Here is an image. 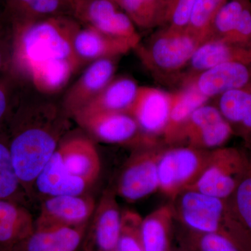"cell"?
<instances>
[{
	"instance_id": "obj_16",
	"label": "cell",
	"mask_w": 251,
	"mask_h": 251,
	"mask_svg": "<svg viewBox=\"0 0 251 251\" xmlns=\"http://www.w3.org/2000/svg\"><path fill=\"white\" fill-rule=\"evenodd\" d=\"M193 84L206 98H216L228 91L251 84V63L227 62L191 75Z\"/></svg>"
},
{
	"instance_id": "obj_27",
	"label": "cell",
	"mask_w": 251,
	"mask_h": 251,
	"mask_svg": "<svg viewBox=\"0 0 251 251\" xmlns=\"http://www.w3.org/2000/svg\"><path fill=\"white\" fill-rule=\"evenodd\" d=\"M208 100L190 82H186L183 90L173 93L169 120L163 136L165 145L172 146L174 144L178 133L193 112L207 103Z\"/></svg>"
},
{
	"instance_id": "obj_12",
	"label": "cell",
	"mask_w": 251,
	"mask_h": 251,
	"mask_svg": "<svg viewBox=\"0 0 251 251\" xmlns=\"http://www.w3.org/2000/svg\"><path fill=\"white\" fill-rule=\"evenodd\" d=\"M173 93L150 87H139L129 114L139 126L145 140L150 144L158 143L163 138L169 120Z\"/></svg>"
},
{
	"instance_id": "obj_30",
	"label": "cell",
	"mask_w": 251,
	"mask_h": 251,
	"mask_svg": "<svg viewBox=\"0 0 251 251\" xmlns=\"http://www.w3.org/2000/svg\"><path fill=\"white\" fill-rule=\"evenodd\" d=\"M181 229L180 241L184 251H242L223 234L196 232L183 227Z\"/></svg>"
},
{
	"instance_id": "obj_5",
	"label": "cell",
	"mask_w": 251,
	"mask_h": 251,
	"mask_svg": "<svg viewBox=\"0 0 251 251\" xmlns=\"http://www.w3.org/2000/svg\"><path fill=\"white\" fill-rule=\"evenodd\" d=\"M248 163L249 148L247 147H221L211 150L204 171L188 189L226 199L237 187L245 173Z\"/></svg>"
},
{
	"instance_id": "obj_26",
	"label": "cell",
	"mask_w": 251,
	"mask_h": 251,
	"mask_svg": "<svg viewBox=\"0 0 251 251\" xmlns=\"http://www.w3.org/2000/svg\"><path fill=\"white\" fill-rule=\"evenodd\" d=\"M0 6L15 27L72 10L67 0H0Z\"/></svg>"
},
{
	"instance_id": "obj_40",
	"label": "cell",
	"mask_w": 251,
	"mask_h": 251,
	"mask_svg": "<svg viewBox=\"0 0 251 251\" xmlns=\"http://www.w3.org/2000/svg\"><path fill=\"white\" fill-rule=\"evenodd\" d=\"M162 1H164V2L167 3V2H168V0H162Z\"/></svg>"
},
{
	"instance_id": "obj_31",
	"label": "cell",
	"mask_w": 251,
	"mask_h": 251,
	"mask_svg": "<svg viewBox=\"0 0 251 251\" xmlns=\"http://www.w3.org/2000/svg\"><path fill=\"white\" fill-rule=\"evenodd\" d=\"M228 0H196L187 30L204 42L211 39L213 22Z\"/></svg>"
},
{
	"instance_id": "obj_14",
	"label": "cell",
	"mask_w": 251,
	"mask_h": 251,
	"mask_svg": "<svg viewBox=\"0 0 251 251\" xmlns=\"http://www.w3.org/2000/svg\"><path fill=\"white\" fill-rule=\"evenodd\" d=\"M249 163L237 187L225 199L227 237L242 251H251V147Z\"/></svg>"
},
{
	"instance_id": "obj_6",
	"label": "cell",
	"mask_w": 251,
	"mask_h": 251,
	"mask_svg": "<svg viewBox=\"0 0 251 251\" xmlns=\"http://www.w3.org/2000/svg\"><path fill=\"white\" fill-rule=\"evenodd\" d=\"M164 148L158 143L134 149L117 180V196L135 202L158 191V163Z\"/></svg>"
},
{
	"instance_id": "obj_25",
	"label": "cell",
	"mask_w": 251,
	"mask_h": 251,
	"mask_svg": "<svg viewBox=\"0 0 251 251\" xmlns=\"http://www.w3.org/2000/svg\"><path fill=\"white\" fill-rule=\"evenodd\" d=\"M175 221L171 202L143 218L140 232L145 251L171 250Z\"/></svg>"
},
{
	"instance_id": "obj_29",
	"label": "cell",
	"mask_w": 251,
	"mask_h": 251,
	"mask_svg": "<svg viewBox=\"0 0 251 251\" xmlns=\"http://www.w3.org/2000/svg\"><path fill=\"white\" fill-rule=\"evenodd\" d=\"M120 7L142 29H150L163 23L166 3L162 0H121Z\"/></svg>"
},
{
	"instance_id": "obj_18",
	"label": "cell",
	"mask_w": 251,
	"mask_h": 251,
	"mask_svg": "<svg viewBox=\"0 0 251 251\" xmlns=\"http://www.w3.org/2000/svg\"><path fill=\"white\" fill-rule=\"evenodd\" d=\"M74 46L82 66L99 59L115 58L138 48L131 41L112 37L87 26L77 31Z\"/></svg>"
},
{
	"instance_id": "obj_28",
	"label": "cell",
	"mask_w": 251,
	"mask_h": 251,
	"mask_svg": "<svg viewBox=\"0 0 251 251\" xmlns=\"http://www.w3.org/2000/svg\"><path fill=\"white\" fill-rule=\"evenodd\" d=\"M27 198L15 171L9 140L4 130L0 133V200H8L25 205Z\"/></svg>"
},
{
	"instance_id": "obj_19",
	"label": "cell",
	"mask_w": 251,
	"mask_h": 251,
	"mask_svg": "<svg viewBox=\"0 0 251 251\" xmlns=\"http://www.w3.org/2000/svg\"><path fill=\"white\" fill-rule=\"evenodd\" d=\"M57 151L68 171L90 186L100 175V160L93 140L76 137L59 144Z\"/></svg>"
},
{
	"instance_id": "obj_2",
	"label": "cell",
	"mask_w": 251,
	"mask_h": 251,
	"mask_svg": "<svg viewBox=\"0 0 251 251\" xmlns=\"http://www.w3.org/2000/svg\"><path fill=\"white\" fill-rule=\"evenodd\" d=\"M68 117L53 103L18 95L4 129L15 171L29 199L36 177L69 128Z\"/></svg>"
},
{
	"instance_id": "obj_11",
	"label": "cell",
	"mask_w": 251,
	"mask_h": 251,
	"mask_svg": "<svg viewBox=\"0 0 251 251\" xmlns=\"http://www.w3.org/2000/svg\"><path fill=\"white\" fill-rule=\"evenodd\" d=\"M117 198L115 187L104 190L87 226L83 251H116L122 214Z\"/></svg>"
},
{
	"instance_id": "obj_24",
	"label": "cell",
	"mask_w": 251,
	"mask_h": 251,
	"mask_svg": "<svg viewBox=\"0 0 251 251\" xmlns=\"http://www.w3.org/2000/svg\"><path fill=\"white\" fill-rule=\"evenodd\" d=\"M138 89V84L130 77H114L91 103L73 117L78 114L93 112L129 113Z\"/></svg>"
},
{
	"instance_id": "obj_7",
	"label": "cell",
	"mask_w": 251,
	"mask_h": 251,
	"mask_svg": "<svg viewBox=\"0 0 251 251\" xmlns=\"http://www.w3.org/2000/svg\"><path fill=\"white\" fill-rule=\"evenodd\" d=\"M171 203L175 221L184 228L227 237L225 199L187 189L179 193Z\"/></svg>"
},
{
	"instance_id": "obj_32",
	"label": "cell",
	"mask_w": 251,
	"mask_h": 251,
	"mask_svg": "<svg viewBox=\"0 0 251 251\" xmlns=\"http://www.w3.org/2000/svg\"><path fill=\"white\" fill-rule=\"evenodd\" d=\"M251 0H228L216 14L211 27V39H224L236 27Z\"/></svg>"
},
{
	"instance_id": "obj_17",
	"label": "cell",
	"mask_w": 251,
	"mask_h": 251,
	"mask_svg": "<svg viewBox=\"0 0 251 251\" xmlns=\"http://www.w3.org/2000/svg\"><path fill=\"white\" fill-rule=\"evenodd\" d=\"M84 180L71 174L56 150L34 181L33 196L38 193L43 200L62 196H80L90 187Z\"/></svg>"
},
{
	"instance_id": "obj_38",
	"label": "cell",
	"mask_w": 251,
	"mask_h": 251,
	"mask_svg": "<svg viewBox=\"0 0 251 251\" xmlns=\"http://www.w3.org/2000/svg\"><path fill=\"white\" fill-rule=\"evenodd\" d=\"M83 1V0H72V9L73 5L75 4V3L78 2V1ZM109 1H113V2H115V4H117V5H118L119 6H120V1H121V0H109Z\"/></svg>"
},
{
	"instance_id": "obj_21",
	"label": "cell",
	"mask_w": 251,
	"mask_h": 251,
	"mask_svg": "<svg viewBox=\"0 0 251 251\" xmlns=\"http://www.w3.org/2000/svg\"><path fill=\"white\" fill-rule=\"evenodd\" d=\"M227 62L251 63V41L239 44L223 39H209L198 48L188 65L193 75Z\"/></svg>"
},
{
	"instance_id": "obj_4",
	"label": "cell",
	"mask_w": 251,
	"mask_h": 251,
	"mask_svg": "<svg viewBox=\"0 0 251 251\" xmlns=\"http://www.w3.org/2000/svg\"><path fill=\"white\" fill-rule=\"evenodd\" d=\"M204 41L192 33L167 27L153 36L146 46H138L140 57L150 69L160 73L179 72L189 64Z\"/></svg>"
},
{
	"instance_id": "obj_10",
	"label": "cell",
	"mask_w": 251,
	"mask_h": 251,
	"mask_svg": "<svg viewBox=\"0 0 251 251\" xmlns=\"http://www.w3.org/2000/svg\"><path fill=\"white\" fill-rule=\"evenodd\" d=\"M109 0H83L73 5L72 12L87 27L139 46L140 37L130 18Z\"/></svg>"
},
{
	"instance_id": "obj_22",
	"label": "cell",
	"mask_w": 251,
	"mask_h": 251,
	"mask_svg": "<svg viewBox=\"0 0 251 251\" xmlns=\"http://www.w3.org/2000/svg\"><path fill=\"white\" fill-rule=\"evenodd\" d=\"M216 106L232 128L234 135L240 138L244 146L251 147V84L228 91L216 97Z\"/></svg>"
},
{
	"instance_id": "obj_1",
	"label": "cell",
	"mask_w": 251,
	"mask_h": 251,
	"mask_svg": "<svg viewBox=\"0 0 251 251\" xmlns=\"http://www.w3.org/2000/svg\"><path fill=\"white\" fill-rule=\"evenodd\" d=\"M80 27L76 21L64 15L15 27L11 69L26 77L41 94L60 92L82 67L74 46Z\"/></svg>"
},
{
	"instance_id": "obj_41",
	"label": "cell",
	"mask_w": 251,
	"mask_h": 251,
	"mask_svg": "<svg viewBox=\"0 0 251 251\" xmlns=\"http://www.w3.org/2000/svg\"><path fill=\"white\" fill-rule=\"evenodd\" d=\"M169 251H179L174 250V249H172L171 250H170Z\"/></svg>"
},
{
	"instance_id": "obj_15",
	"label": "cell",
	"mask_w": 251,
	"mask_h": 251,
	"mask_svg": "<svg viewBox=\"0 0 251 251\" xmlns=\"http://www.w3.org/2000/svg\"><path fill=\"white\" fill-rule=\"evenodd\" d=\"M116 58L90 63L64 97L63 110L68 116L72 117L85 108L114 78Z\"/></svg>"
},
{
	"instance_id": "obj_23",
	"label": "cell",
	"mask_w": 251,
	"mask_h": 251,
	"mask_svg": "<svg viewBox=\"0 0 251 251\" xmlns=\"http://www.w3.org/2000/svg\"><path fill=\"white\" fill-rule=\"evenodd\" d=\"M35 229V221L25 205L0 200V251H8Z\"/></svg>"
},
{
	"instance_id": "obj_3",
	"label": "cell",
	"mask_w": 251,
	"mask_h": 251,
	"mask_svg": "<svg viewBox=\"0 0 251 251\" xmlns=\"http://www.w3.org/2000/svg\"><path fill=\"white\" fill-rule=\"evenodd\" d=\"M211 152L184 145L165 147L158 163V191L173 201L199 179Z\"/></svg>"
},
{
	"instance_id": "obj_20",
	"label": "cell",
	"mask_w": 251,
	"mask_h": 251,
	"mask_svg": "<svg viewBox=\"0 0 251 251\" xmlns=\"http://www.w3.org/2000/svg\"><path fill=\"white\" fill-rule=\"evenodd\" d=\"M88 224L78 227H35L28 237L8 251H77L82 244Z\"/></svg>"
},
{
	"instance_id": "obj_35",
	"label": "cell",
	"mask_w": 251,
	"mask_h": 251,
	"mask_svg": "<svg viewBox=\"0 0 251 251\" xmlns=\"http://www.w3.org/2000/svg\"><path fill=\"white\" fill-rule=\"evenodd\" d=\"M16 28L0 8V75L11 70L14 59Z\"/></svg>"
},
{
	"instance_id": "obj_36",
	"label": "cell",
	"mask_w": 251,
	"mask_h": 251,
	"mask_svg": "<svg viewBox=\"0 0 251 251\" xmlns=\"http://www.w3.org/2000/svg\"><path fill=\"white\" fill-rule=\"evenodd\" d=\"M196 0H168L163 23L175 30L187 29Z\"/></svg>"
},
{
	"instance_id": "obj_9",
	"label": "cell",
	"mask_w": 251,
	"mask_h": 251,
	"mask_svg": "<svg viewBox=\"0 0 251 251\" xmlns=\"http://www.w3.org/2000/svg\"><path fill=\"white\" fill-rule=\"evenodd\" d=\"M92 139L101 143L137 148L151 145L145 140L139 126L126 112H93L72 117Z\"/></svg>"
},
{
	"instance_id": "obj_8",
	"label": "cell",
	"mask_w": 251,
	"mask_h": 251,
	"mask_svg": "<svg viewBox=\"0 0 251 251\" xmlns=\"http://www.w3.org/2000/svg\"><path fill=\"white\" fill-rule=\"evenodd\" d=\"M233 135L232 128L217 107L206 103L193 112L172 146L214 150L224 147Z\"/></svg>"
},
{
	"instance_id": "obj_39",
	"label": "cell",
	"mask_w": 251,
	"mask_h": 251,
	"mask_svg": "<svg viewBox=\"0 0 251 251\" xmlns=\"http://www.w3.org/2000/svg\"><path fill=\"white\" fill-rule=\"evenodd\" d=\"M68 1H69V4H70L71 6H72V0H67Z\"/></svg>"
},
{
	"instance_id": "obj_37",
	"label": "cell",
	"mask_w": 251,
	"mask_h": 251,
	"mask_svg": "<svg viewBox=\"0 0 251 251\" xmlns=\"http://www.w3.org/2000/svg\"><path fill=\"white\" fill-rule=\"evenodd\" d=\"M232 43L245 44L251 41V1L243 11L237 25L228 35L221 39Z\"/></svg>"
},
{
	"instance_id": "obj_33",
	"label": "cell",
	"mask_w": 251,
	"mask_h": 251,
	"mask_svg": "<svg viewBox=\"0 0 251 251\" xmlns=\"http://www.w3.org/2000/svg\"><path fill=\"white\" fill-rule=\"evenodd\" d=\"M142 220L143 218L136 211L129 209L122 211L117 251H145L140 232Z\"/></svg>"
},
{
	"instance_id": "obj_13",
	"label": "cell",
	"mask_w": 251,
	"mask_h": 251,
	"mask_svg": "<svg viewBox=\"0 0 251 251\" xmlns=\"http://www.w3.org/2000/svg\"><path fill=\"white\" fill-rule=\"evenodd\" d=\"M96 206L93 198L85 194L46 198L41 203L35 227H78L88 224Z\"/></svg>"
},
{
	"instance_id": "obj_34",
	"label": "cell",
	"mask_w": 251,
	"mask_h": 251,
	"mask_svg": "<svg viewBox=\"0 0 251 251\" xmlns=\"http://www.w3.org/2000/svg\"><path fill=\"white\" fill-rule=\"evenodd\" d=\"M16 73L10 70L0 75V133L4 130L19 92Z\"/></svg>"
},
{
	"instance_id": "obj_42",
	"label": "cell",
	"mask_w": 251,
	"mask_h": 251,
	"mask_svg": "<svg viewBox=\"0 0 251 251\" xmlns=\"http://www.w3.org/2000/svg\"></svg>"
}]
</instances>
